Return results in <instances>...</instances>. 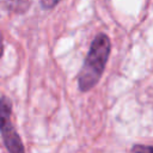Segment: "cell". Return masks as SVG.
<instances>
[{"mask_svg":"<svg viewBox=\"0 0 153 153\" xmlns=\"http://www.w3.org/2000/svg\"><path fill=\"white\" fill-rule=\"evenodd\" d=\"M110 49V39L105 33H98L93 38L78 76V85L80 91L86 92L99 81L108 62Z\"/></svg>","mask_w":153,"mask_h":153,"instance_id":"1","label":"cell"},{"mask_svg":"<svg viewBox=\"0 0 153 153\" xmlns=\"http://www.w3.org/2000/svg\"><path fill=\"white\" fill-rule=\"evenodd\" d=\"M12 104L7 97H1L0 99V131L6 148L12 153H22L24 152V146L19 135L17 134L12 121Z\"/></svg>","mask_w":153,"mask_h":153,"instance_id":"2","label":"cell"},{"mask_svg":"<svg viewBox=\"0 0 153 153\" xmlns=\"http://www.w3.org/2000/svg\"><path fill=\"white\" fill-rule=\"evenodd\" d=\"M59 1H60V0H41V5H42L43 8L50 10V8H53Z\"/></svg>","mask_w":153,"mask_h":153,"instance_id":"3","label":"cell"},{"mask_svg":"<svg viewBox=\"0 0 153 153\" xmlns=\"http://www.w3.org/2000/svg\"><path fill=\"white\" fill-rule=\"evenodd\" d=\"M133 152H137V151H153L152 146H134L131 148Z\"/></svg>","mask_w":153,"mask_h":153,"instance_id":"4","label":"cell"},{"mask_svg":"<svg viewBox=\"0 0 153 153\" xmlns=\"http://www.w3.org/2000/svg\"><path fill=\"white\" fill-rule=\"evenodd\" d=\"M2 54H4V43H2V36L0 32V57L2 56Z\"/></svg>","mask_w":153,"mask_h":153,"instance_id":"5","label":"cell"}]
</instances>
